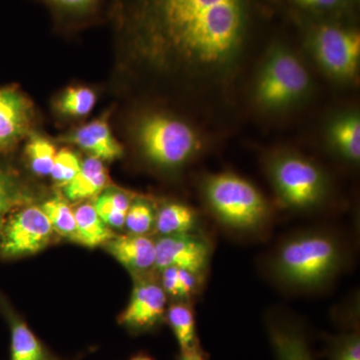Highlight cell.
<instances>
[{
	"label": "cell",
	"instance_id": "cell-15",
	"mask_svg": "<svg viewBox=\"0 0 360 360\" xmlns=\"http://www.w3.org/2000/svg\"><path fill=\"white\" fill-rule=\"evenodd\" d=\"M97 160H113L123 155V148L111 134L108 122L97 120L80 127L68 137Z\"/></svg>",
	"mask_w": 360,
	"mask_h": 360
},
{
	"label": "cell",
	"instance_id": "cell-2",
	"mask_svg": "<svg viewBox=\"0 0 360 360\" xmlns=\"http://www.w3.org/2000/svg\"><path fill=\"white\" fill-rule=\"evenodd\" d=\"M341 239L331 231L310 229L281 241L267 262L270 278L285 290L310 291L324 288L347 262Z\"/></svg>",
	"mask_w": 360,
	"mask_h": 360
},
{
	"label": "cell",
	"instance_id": "cell-4",
	"mask_svg": "<svg viewBox=\"0 0 360 360\" xmlns=\"http://www.w3.org/2000/svg\"><path fill=\"white\" fill-rule=\"evenodd\" d=\"M267 174L279 200L290 210H314L328 195L326 175L302 156L291 153L274 156L267 163Z\"/></svg>",
	"mask_w": 360,
	"mask_h": 360
},
{
	"label": "cell",
	"instance_id": "cell-23",
	"mask_svg": "<svg viewBox=\"0 0 360 360\" xmlns=\"http://www.w3.org/2000/svg\"><path fill=\"white\" fill-rule=\"evenodd\" d=\"M60 20L79 22L96 15L103 0H42Z\"/></svg>",
	"mask_w": 360,
	"mask_h": 360
},
{
	"label": "cell",
	"instance_id": "cell-1",
	"mask_svg": "<svg viewBox=\"0 0 360 360\" xmlns=\"http://www.w3.org/2000/svg\"><path fill=\"white\" fill-rule=\"evenodd\" d=\"M120 20L149 53L202 77L236 63L248 30L246 0H127Z\"/></svg>",
	"mask_w": 360,
	"mask_h": 360
},
{
	"label": "cell",
	"instance_id": "cell-27",
	"mask_svg": "<svg viewBox=\"0 0 360 360\" xmlns=\"http://www.w3.org/2000/svg\"><path fill=\"white\" fill-rule=\"evenodd\" d=\"M155 213L146 201H135L125 217L124 226L131 234L146 236L155 227Z\"/></svg>",
	"mask_w": 360,
	"mask_h": 360
},
{
	"label": "cell",
	"instance_id": "cell-21",
	"mask_svg": "<svg viewBox=\"0 0 360 360\" xmlns=\"http://www.w3.org/2000/svg\"><path fill=\"white\" fill-rule=\"evenodd\" d=\"M130 205L129 196L120 191H106L101 194L94 205L104 224L115 229L124 226L125 217Z\"/></svg>",
	"mask_w": 360,
	"mask_h": 360
},
{
	"label": "cell",
	"instance_id": "cell-13",
	"mask_svg": "<svg viewBox=\"0 0 360 360\" xmlns=\"http://www.w3.org/2000/svg\"><path fill=\"white\" fill-rule=\"evenodd\" d=\"M269 340L276 360H314L307 333L288 317H269Z\"/></svg>",
	"mask_w": 360,
	"mask_h": 360
},
{
	"label": "cell",
	"instance_id": "cell-17",
	"mask_svg": "<svg viewBox=\"0 0 360 360\" xmlns=\"http://www.w3.org/2000/svg\"><path fill=\"white\" fill-rule=\"evenodd\" d=\"M77 220V243L89 248L105 245L115 234L97 214L94 205L84 203L75 210Z\"/></svg>",
	"mask_w": 360,
	"mask_h": 360
},
{
	"label": "cell",
	"instance_id": "cell-29",
	"mask_svg": "<svg viewBox=\"0 0 360 360\" xmlns=\"http://www.w3.org/2000/svg\"><path fill=\"white\" fill-rule=\"evenodd\" d=\"M80 167L82 163L75 153L68 149H61L56 153L54 158L51 175L56 182L66 186L75 179V175L79 172Z\"/></svg>",
	"mask_w": 360,
	"mask_h": 360
},
{
	"label": "cell",
	"instance_id": "cell-3",
	"mask_svg": "<svg viewBox=\"0 0 360 360\" xmlns=\"http://www.w3.org/2000/svg\"><path fill=\"white\" fill-rule=\"evenodd\" d=\"M202 194L214 219L229 231L255 232L269 224V202L257 187L238 175H210L202 182Z\"/></svg>",
	"mask_w": 360,
	"mask_h": 360
},
{
	"label": "cell",
	"instance_id": "cell-18",
	"mask_svg": "<svg viewBox=\"0 0 360 360\" xmlns=\"http://www.w3.org/2000/svg\"><path fill=\"white\" fill-rule=\"evenodd\" d=\"M331 143L342 158L352 162L360 160V120L356 115L342 116L331 125Z\"/></svg>",
	"mask_w": 360,
	"mask_h": 360
},
{
	"label": "cell",
	"instance_id": "cell-7",
	"mask_svg": "<svg viewBox=\"0 0 360 360\" xmlns=\"http://www.w3.org/2000/svg\"><path fill=\"white\" fill-rule=\"evenodd\" d=\"M53 231L41 207L13 210L0 229V257L11 259L39 252L49 245Z\"/></svg>",
	"mask_w": 360,
	"mask_h": 360
},
{
	"label": "cell",
	"instance_id": "cell-8",
	"mask_svg": "<svg viewBox=\"0 0 360 360\" xmlns=\"http://www.w3.org/2000/svg\"><path fill=\"white\" fill-rule=\"evenodd\" d=\"M317 63L331 77L350 79L356 75L360 59V34L335 25H322L312 35Z\"/></svg>",
	"mask_w": 360,
	"mask_h": 360
},
{
	"label": "cell",
	"instance_id": "cell-20",
	"mask_svg": "<svg viewBox=\"0 0 360 360\" xmlns=\"http://www.w3.org/2000/svg\"><path fill=\"white\" fill-rule=\"evenodd\" d=\"M165 319L176 338L180 352L200 347L193 307L186 303H175L167 309Z\"/></svg>",
	"mask_w": 360,
	"mask_h": 360
},
{
	"label": "cell",
	"instance_id": "cell-24",
	"mask_svg": "<svg viewBox=\"0 0 360 360\" xmlns=\"http://www.w3.org/2000/svg\"><path fill=\"white\" fill-rule=\"evenodd\" d=\"M26 155L30 167L39 176L51 174L56 155L53 144L40 136H32L26 146Z\"/></svg>",
	"mask_w": 360,
	"mask_h": 360
},
{
	"label": "cell",
	"instance_id": "cell-25",
	"mask_svg": "<svg viewBox=\"0 0 360 360\" xmlns=\"http://www.w3.org/2000/svg\"><path fill=\"white\" fill-rule=\"evenodd\" d=\"M96 103V94L86 87H71L59 99L61 112L71 116L89 115Z\"/></svg>",
	"mask_w": 360,
	"mask_h": 360
},
{
	"label": "cell",
	"instance_id": "cell-26",
	"mask_svg": "<svg viewBox=\"0 0 360 360\" xmlns=\"http://www.w3.org/2000/svg\"><path fill=\"white\" fill-rule=\"evenodd\" d=\"M25 198L13 175L0 167V229L7 217L25 205Z\"/></svg>",
	"mask_w": 360,
	"mask_h": 360
},
{
	"label": "cell",
	"instance_id": "cell-19",
	"mask_svg": "<svg viewBox=\"0 0 360 360\" xmlns=\"http://www.w3.org/2000/svg\"><path fill=\"white\" fill-rule=\"evenodd\" d=\"M198 225V214L182 203H169L156 213L155 227L161 236L191 233Z\"/></svg>",
	"mask_w": 360,
	"mask_h": 360
},
{
	"label": "cell",
	"instance_id": "cell-16",
	"mask_svg": "<svg viewBox=\"0 0 360 360\" xmlns=\"http://www.w3.org/2000/svg\"><path fill=\"white\" fill-rule=\"evenodd\" d=\"M108 179L103 161L90 156L82 163L75 179L66 184L65 195L72 201L89 200L103 191Z\"/></svg>",
	"mask_w": 360,
	"mask_h": 360
},
{
	"label": "cell",
	"instance_id": "cell-10",
	"mask_svg": "<svg viewBox=\"0 0 360 360\" xmlns=\"http://www.w3.org/2000/svg\"><path fill=\"white\" fill-rule=\"evenodd\" d=\"M210 246L203 238L193 233L161 236L155 241V269L167 267L205 274L210 259Z\"/></svg>",
	"mask_w": 360,
	"mask_h": 360
},
{
	"label": "cell",
	"instance_id": "cell-31",
	"mask_svg": "<svg viewBox=\"0 0 360 360\" xmlns=\"http://www.w3.org/2000/svg\"><path fill=\"white\" fill-rule=\"evenodd\" d=\"M177 360H206L205 352L200 347L193 348V349L180 352L179 359Z\"/></svg>",
	"mask_w": 360,
	"mask_h": 360
},
{
	"label": "cell",
	"instance_id": "cell-11",
	"mask_svg": "<svg viewBox=\"0 0 360 360\" xmlns=\"http://www.w3.org/2000/svg\"><path fill=\"white\" fill-rule=\"evenodd\" d=\"M32 118V105L25 96L15 89H0V150L11 148L22 139Z\"/></svg>",
	"mask_w": 360,
	"mask_h": 360
},
{
	"label": "cell",
	"instance_id": "cell-22",
	"mask_svg": "<svg viewBox=\"0 0 360 360\" xmlns=\"http://www.w3.org/2000/svg\"><path fill=\"white\" fill-rule=\"evenodd\" d=\"M47 219L51 221L53 231L61 236L77 241V220L75 210L61 198H54L47 200L41 206Z\"/></svg>",
	"mask_w": 360,
	"mask_h": 360
},
{
	"label": "cell",
	"instance_id": "cell-28",
	"mask_svg": "<svg viewBox=\"0 0 360 360\" xmlns=\"http://www.w3.org/2000/svg\"><path fill=\"white\" fill-rule=\"evenodd\" d=\"M328 360H360L359 329L331 338L328 343Z\"/></svg>",
	"mask_w": 360,
	"mask_h": 360
},
{
	"label": "cell",
	"instance_id": "cell-12",
	"mask_svg": "<svg viewBox=\"0 0 360 360\" xmlns=\"http://www.w3.org/2000/svg\"><path fill=\"white\" fill-rule=\"evenodd\" d=\"M0 310L11 331L9 360H60L0 295Z\"/></svg>",
	"mask_w": 360,
	"mask_h": 360
},
{
	"label": "cell",
	"instance_id": "cell-32",
	"mask_svg": "<svg viewBox=\"0 0 360 360\" xmlns=\"http://www.w3.org/2000/svg\"><path fill=\"white\" fill-rule=\"evenodd\" d=\"M130 360H155L153 357H151L150 355L146 354H137L134 355V356L130 359Z\"/></svg>",
	"mask_w": 360,
	"mask_h": 360
},
{
	"label": "cell",
	"instance_id": "cell-5",
	"mask_svg": "<svg viewBox=\"0 0 360 360\" xmlns=\"http://www.w3.org/2000/svg\"><path fill=\"white\" fill-rule=\"evenodd\" d=\"M139 141L146 158L163 168L181 167L200 148V139L189 125L167 115L144 118Z\"/></svg>",
	"mask_w": 360,
	"mask_h": 360
},
{
	"label": "cell",
	"instance_id": "cell-30",
	"mask_svg": "<svg viewBox=\"0 0 360 360\" xmlns=\"http://www.w3.org/2000/svg\"><path fill=\"white\" fill-rule=\"evenodd\" d=\"M298 6L305 8L326 9L338 6L341 0H295Z\"/></svg>",
	"mask_w": 360,
	"mask_h": 360
},
{
	"label": "cell",
	"instance_id": "cell-6",
	"mask_svg": "<svg viewBox=\"0 0 360 360\" xmlns=\"http://www.w3.org/2000/svg\"><path fill=\"white\" fill-rule=\"evenodd\" d=\"M309 72L302 63L285 49L270 54L258 77L255 96L267 108H281L298 101L307 91Z\"/></svg>",
	"mask_w": 360,
	"mask_h": 360
},
{
	"label": "cell",
	"instance_id": "cell-9",
	"mask_svg": "<svg viewBox=\"0 0 360 360\" xmlns=\"http://www.w3.org/2000/svg\"><path fill=\"white\" fill-rule=\"evenodd\" d=\"M167 295L160 284L150 279H139L118 322L135 335L155 330L167 314Z\"/></svg>",
	"mask_w": 360,
	"mask_h": 360
},
{
	"label": "cell",
	"instance_id": "cell-14",
	"mask_svg": "<svg viewBox=\"0 0 360 360\" xmlns=\"http://www.w3.org/2000/svg\"><path fill=\"white\" fill-rule=\"evenodd\" d=\"M108 252L132 272L144 274L155 267V241L146 236H115L105 243Z\"/></svg>",
	"mask_w": 360,
	"mask_h": 360
}]
</instances>
